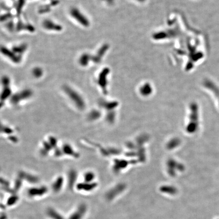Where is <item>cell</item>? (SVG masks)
Returning <instances> with one entry per match:
<instances>
[{
	"label": "cell",
	"instance_id": "6da1fadb",
	"mask_svg": "<svg viewBox=\"0 0 219 219\" xmlns=\"http://www.w3.org/2000/svg\"><path fill=\"white\" fill-rule=\"evenodd\" d=\"M125 188V185L123 184H119L115 186V187L113 188L112 189L108 191L107 193L106 196L108 199H113V198H115L119 194L121 193L123 190H124Z\"/></svg>",
	"mask_w": 219,
	"mask_h": 219
},
{
	"label": "cell",
	"instance_id": "7a4b0ae2",
	"mask_svg": "<svg viewBox=\"0 0 219 219\" xmlns=\"http://www.w3.org/2000/svg\"><path fill=\"white\" fill-rule=\"evenodd\" d=\"M160 191L164 193L174 194L175 193L176 190L174 188L169 186H163L160 188Z\"/></svg>",
	"mask_w": 219,
	"mask_h": 219
},
{
	"label": "cell",
	"instance_id": "3957f363",
	"mask_svg": "<svg viewBox=\"0 0 219 219\" xmlns=\"http://www.w3.org/2000/svg\"><path fill=\"white\" fill-rule=\"evenodd\" d=\"M152 92V89L149 85L146 84L143 87H141L140 88V93L142 94L143 96H147L151 94Z\"/></svg>",
	"mask_w": 219,
	"mask_h": 219
},
{
	"label": "cell",
	"instance_id": "277c9868",
	"mask_svg": "<svg viewBox=\"0 0 219 219\" xmlns=\"http://www.w3.org/2000/svg\"><path fill=\"white\" fill-rule=\"evenodd\" d=\"M94 174L92 173H88L86 175V179L88 182H90L94 179Z\"/></svg>",
	"mask_w": 219,
	"mask_h": 219
}]
</instances>
